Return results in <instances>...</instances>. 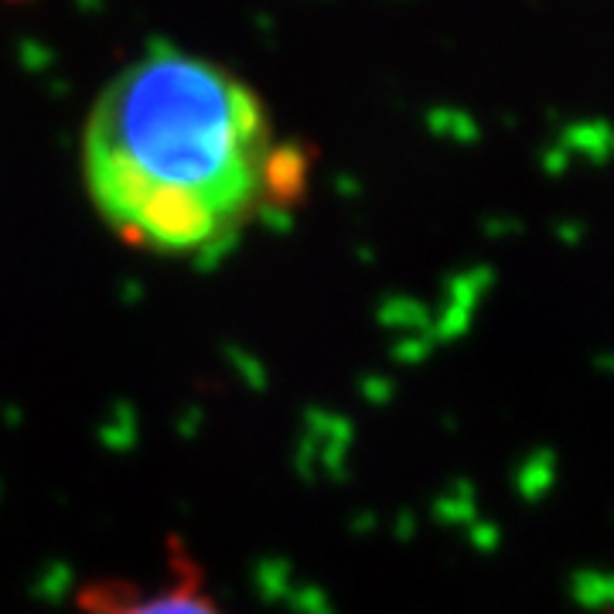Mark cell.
Listing matches in <instances>:
<instances>
[{"label": "cell", "mask_w": 614, "mask_h": 614, "mask_svg": "<svg viewBox=\"0 0 614 614\" xmlns=\"http://www.w3.org/2000/svg\"><path fill=\"white\" fill-rule=\"evenodd\" d=\"M557 144L567 151L570 157H591V161H608L614 157V127L604 120H577L567 123Z\"/></svg>", "instance_id": "3957f363"}, {"label": "cell", "mask_w": 614, "mask_h": 614, "mask_svg": "<svg viewBox=\"0 0 614 614\" xmlns=\"http://www.w3.org/2000/svg\"><path fill=\"white\" fill-rule=\"evenodd\" d=\"M86 614H222L212 594L198 584L195 570H181L168 587H86L82 591Z\"/></svg>", "instance_id": "7a4b0ae2"}, {"label": "cell", "mask_w": 614, "mask_h": 614, "mask_svg": "<svg viewBox=\"0 0 614 614\" xmlns=\"http://www.w3.org/2000/svg\"><path fill=\"white\" fill-rule=\"evenodd\" d=\"M284 157L263 99L178 48L116 72L82 130L93 209L130 246L171 260L229 250L294 178Z\"/></svg>", "instance_id": "6da1fadb"}]
</instances>
